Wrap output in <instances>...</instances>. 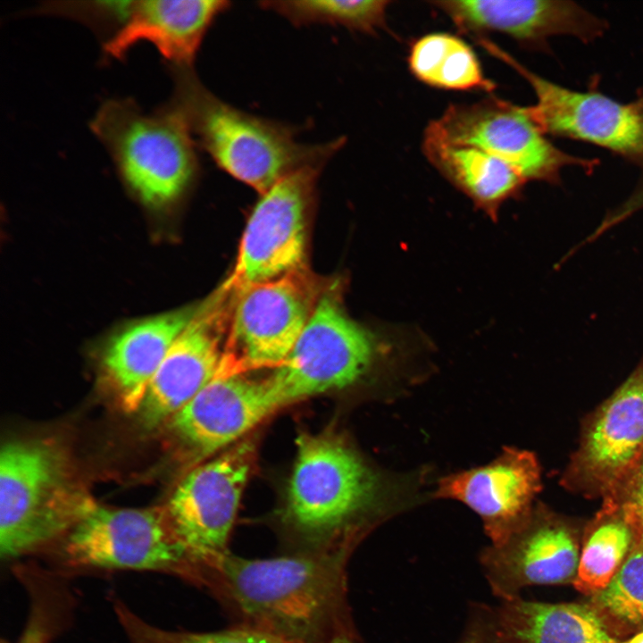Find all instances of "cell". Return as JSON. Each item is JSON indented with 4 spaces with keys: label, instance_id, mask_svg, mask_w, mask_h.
Listing matches in <instances>:
<instances>
[{
    "label": "cell",
    "instance_id": "cell-1",
    "mask_svg": "<svg viewBox=\"0 0 643 643\" xmlns=\"http://www.w3.org/2000/svg\"><path fill=\"white\" fill-rule=\"evenodd\" d=\"M350 551H300L264 559L226 551L200 565L196 586L211 593L238 625L290 643H326L354 630L347 601Z\"/></svg>",
    "mask_w": 643,
    "mask_h": 643
},
{
    "label": "cell",
    "instance_id": "cell-2",
    "mask_svg": "<svg viewBox=\"0 0 643 643\" xmlns=\"http://www.w3.org/2000/svg\"><path fill=\"white\" fill-rule=\"evenodd\" d=\"M296 444L286 514L306 551L352 549L369 525L432 499L428 470L383 471L332 436L303 434Z\"/></svg>",
    "mask_w": 643,
    "mask_h": 643
},
{
    "label": "cell",
    "instance_id": "cell-3",
    "mask_svg": "<svg viewBox=\"0 0 643 643\" xmlns=\"http://www.w3.org/2000/svg\"><path fill=\"white\" fill-rule=\"evenodd\" d=\"M416 351L399 336H382L345 311L337 284L324 288L286 359L266 380L278 408L334 389L379 380L393 400L424 378Z\"/></svg>",
    "mask_w": 643,
    "mask_h": 643
},
{
    "label": "cell",
    "instance_id": "cell-4",
    "mask_svg": "<svg viewBox=\"0 0 643 643\" xmlns=\"http://www.w3.org/2000/svg\"><path fill=\"white\" fill-rule=\"evenodd\" d=\"M171 101L192 135L214 163L233 178L263 194L288 173L305 165L325 164L344 138L306 145L295 129L240 111L211 93L192 67L170 66Z\"/></svg>",
    "mask_w": 643,
    "mask_h": 643
},
{
    "label": "cell",
    "instance_id": "cell-5",
    "mask_svg": "<svg viewBox=\"0 0 643 643\" xmlns=\"http://www.w3.org/2000/svg\"><path fill=\"white\" fill-rule=\"evenodd\" d=\"M64 449L13 440L0 454V553L10 561L62 540L93 503Z\"/></svg>",
    "mask_w": 643,
    "mask_h": 643
},
{
    "label": "cell",
    "instance_id": "cell-6",
    "mask_svg": "<svg viewBox=\"0 0 643 643\" xmlns=\"http://www.w3.org/2000/svg\"><path fill=\"white\" fill-rule=\"evenodd\" d=\"M90 129L124 184L148 208L175 205L197 176L194 137L171 103L146 113L132 99H109L99 107Z\"/></svg>",
    "mask_w": 643,
    "mask_h": 643
},
{
    "label": "cell",
    "instance_id": "cell-7",
    "mask_svg": "<svg viewBox=\"0 0 643 643\" xmlns=\"http://www.w3.org/2000/svg\"><path fill=\"white\" fill-rule=\"evenodd\" d=\"M66 571L131 570L167 573L193 583L196 565L165 510L109 508L95 503L61 540Z\"/></svg>",
    "mask_w": 643,
    "mask_h": 643
},
{
    "label": "cell",
    "instance_id": "cell-8",
    "mask_svg": "<svg viewBox=\"0 0 643 643\" xmlns=\"http://www.w3.org/2000/svg\"><path fill=\"white\" fill-rule=\"evenodd\" d=\"M323 290L306 268L238 290L218 374L280 364Z\"/></svg>",
    "mask_w": 643,
    "mask_h": 643
},
{
    "label": "cell",
    "instance_id": "cell-9",
    "mask_svg": "<svg viewBox=\"0 0 643 643\" xmlns=\"http://www.w3.org/2000/svg\"><path fill=\"white\" fill-rule=\"evenodd\" d=\"M424 131L449 143L475 146L512 167L526 181L557 184L563 168L592 170L597 164L555 147L526 107L494 96L472 104H451Z\"/></svg>",
    "mask_w": 643,
    "mask_h": 643
},
{
    "label": "cell",
    "instance_id": "cell-10",
    "mask_svg": "<svg viewBox=\"0 0 643 643\" xmlns=\"http://www.w3.org/2000/svg\"><path fill=\"white\" fill-rule=\"evenodd\" d=\"M322 165L295 170L261 194L226 280L235 289L305 268L307 220Z\"/></svg>",
    "mask_w": 643,
    "mask_h": 643
},
{
    "label": "cell",
    "instance_id": "cell-11",
    "mask_svg": "<svg viewBox=\"0 0 643 643\" xmlns=\"http://www.w3.org/2000/svg\"><path fill=\"white\" fill-rule=\"evenodd\" d=\"M484 49L523 77L537 102L526 106L540 130L586 141L643 164V110L596 92H579L534 73L486 38L476 39Z\"/></svg>",
    "mask_w": 643,
    "mask_h": 643
},
{
    "label": "cell",
    "instance_id": "cell-12",
    "mask_svg": "<svg viewBox=\"0 0 643 643\" xmlns=\"http://www.w3.org/2000/svg\"><path fill=\"white\" fill-rule=\"evenodd\" d=\"M248 442L191 470L164 508L179 542L196 566L222 554L254 457Z\"/></svg>",
    "mask_w": 643,
    "mask_h": 643
},
{
    "label": "cell",
    "instance_id": "cell-13",
    "mask_svg": "<svg viewBox=\"0 0 643 643\" xmlns=\"http://www.w3.org/2000/svg\"><path fill=\"white\" fill-rule=\"evenodd\" d=\"M236 297L224 281L197 306L148 383L138 411L146 428L168 422L216 376Z\"/></svg>",
    "mask_w": 643,
    "mask_h": 643
},
{
    "label": "cell",
    "instance_id": "cell-14",
    "mask_svg": "<svg viewBox=\"0 0 643 643\" xmlns=\"http://www.w3.org/2000/svg\"><path fill=\"white\" fill-rule=\"evenodd\" d=\"M643 456V358L587 422L567 486L611 495Z\"/></svg>",
    "mask_w": 643,
    "mask_h": 643
},
{
    "label": "cell",
    "instance_id": "cell-15",
    "mask_svg": "<svg viewBox=\"0 0 643 643\" xmlns=\"http://www.w3.org/2000/svg\"><path fill=\"white\" fill-rule=\"evenodd\" d=\"M540 489L536 455L505 447L485 465L436 480L432 498L455 500L468 506L482 521L490 545L500 546L528 520Z\"/></svg>",
    "mask_w": 643,
    "mask_h": 643
},
{
    "label": "cell",
    "instance_id": "cell-16",
    "mask_svg": "<svg viewBox=\"0 0 643 643\" xmlns=\"http://www.w3.org/2000/svg\"><path fill=\"white\" fill-rule=\"evenodd\" d=\"M579 559L572 527L541 505L504 544L490 545L480 555L489 587L501 600L519 596L526 586L573 581Z\"/></svg>",
    "mask_w": 643,
    "mask_h": 643
},
{
    "label": "cell",
    "instance_id": "cell-17",
    "mask_svg": "<svg viewBox=\"0 0 643 643\" xmlns=\"http://www.w3.org/2000/svg\"><path fill=\"white\" fill-rule=\"evenodd\" d=\"M430 4L463 34L478 38L499 32L528 47L543 48L548 38L557 35L589 43L607 28L605 21L571 1L443 0Z\"/></svg>",
    "mask_w": 643,
    "mask_h": 643
},
{
    "label": "cell",
    "instance_id": "cell-18",
    "mask_svg": "<svg viewBox=\"0 0 643 643\" xmlns=\"http://www.w3.org/2000/svg\"><path fill=\"white\" fill-rule=\"evenodd\" d=\"M278 407L266 380L217 374L167 423L196 457L237 441Z\"/></svg>",
    "mask_w": 643,
    "mask_h": 643
},
{
    "label": "cell",
    "instance_id": "cell-19",
    "mask_svg": "<svg viewBox=\"0 0 643 643\" xmlns=\"http://www.w3.org/2000/svg\"><path fill=\"white\" fill-rule=\"evenodd\" d=\"M230 4L223 0L136 1L123 27L104 42V58L121 59L135 44L147 41L170 66L192 67L208 29Z\"/></svg>",
    "mask_w": 643,
    "mask_h": 643
},
{
    "label": "cell",
    "instance_id": "cell-20",
    "mask_svg": "<svg viewBox=\"0 0 643 643\" xmlns=\"http://www.w3.org/2000/svg\"><path fill=\"white\" fill-rule=\"evenodd\" d=\"M196 309L185 307L134 322L109 341L102 369L125 411H138L150 380Z\"/></svg>",
    "mask_w": 643,
    "mask_h": 643
},
{
    "label": "cell",
    "instance_id": "cell-21",
    "mask_svg": "<svg viewBox=\"0 0 643 643\" xmlns=\"http://www.w3.org/2000/svg\"><path fill=\"white\" fill-rule=\"evenodd\" d=\"M488 609L497 643H619L591 605L516 596Z\"/></svg>",
    "mask_w": 643,
    "mask_h": 643
},
{
    "label": "cell",
    "instance_id": "cell-22",
    "mask_svg": "<svg viewBox=\"0 0 643 643\" xmlns=\"http://www.w3.org/2000/svg\"><path fill=\"white\" fill-rule=\"evenodd\" d=\"M422 149L429 163L493 221L504 204L521 196L527 182L512 167L475 146L449 143L424 131Z\"/></svg>",
    "mask_w": 643,
    "mask_h": 643
},
{
    "label": "cell",
    "instance_id": "cell-23",
    "mask_svg": "<svg viewBox=\"0 0 643 643\" xmlns=\"http://www.w3.org/2000/svg\"><path fill=\"white\" fill-rule=\"evenodd\" d=\"M407 62L415 79L436 88L489 93L497 87L485 76L472 48L449 33H430L416 39Z\"/></svg>",
    "mask_w": 643,
    "mask_h": 643
},
{
    "label": "cell",
    "instance_id": "cell-24",
    "mask_svg": "<svg viewBox=\"0 0 643 643\" xmlns=\"http://www.w3.org/2000/svg\"><path fill=\"white\" fill-rule=\"evenodd\" d=\"M634 532L621 510L604 501L602 509L586 529L573 585L594 595L604 589L627 558Z\"/></svg>",
    "mask_w": 643,
    "mask_h": 643
},
{
    "label": "cell",
    "instance_id": "cell-25",
    "mask_svg": "<svg viewBox=\"0 0 643 643\" xmlns=\"http://www.w3.org/2000/svg\"><path fill=\"white\" fill-rule=\"evenodd\" d=\"M390 1L284 0L263 1L259 5L284 16L294 25L312 23L340 25L365 34L388 29Z\"/></svg>",
    "mask_w": 643,
    "mask_h": 643
},
{
    "label": "cell",
    "instance_id": "cell-26",
    "mask_svg": "<svg viewBox=\"0 0 643 643\" xmlns=\"http://www.w3.org/2000/svg\"><path fill=\"white\" fill-rule=\"evenodd\" d=\"M591 606L612 631L643 630V542L635 540L624 563Z\"/></svg>",
    "mask_w": 643,
    "mask_h": 643
},
{
    "label": "cell",
    "instance_id": "cell-27",
    "mask_svg": "<svg viewBox=\"0 0 643 643\" xmlns=\"http://www.w3.org/2000/svg\"><path fill=\"white\" fill-rule=\"evenodd\" d=\"M16 572L30 604L25 628L15 643H51L71 605V596L49 572L32 566H21Z\"/></svg>",
    "mask_w": 643,
    "mask_h": 643
},
{
    "label": "cell",
    "instance_id": "cell-28",
    "mask_svg": "<svg viewBox=\"0 0 643 643\" xmlns=\"http://www.w3.org/2000/svg\"><path fill=\"white\" fill-rule=\"evenodd\" d=\"M113 609L129 643H290L270 633L238 624L208 632L163 629L144 620L120 599H114Z\"/></svg>",
    "mask_w": 643,
    "mask_h": 643
},
{
    "label": "cell",
    "instance_id": "cell-29",
    "mask_svg": "<svg viewBox=\"0 0 643 643\" xmlns=\"http://www.w3.org/2000/svg\"><path fill=\"white\" fill-rule=\"evenodd\" d=\"M135 2L131 0L49 2L39 7V11L44 13L62 14L78 20L96 32L108 33V39H110L126 23Z\"/></svg>",
    "mask_w": 643,
    "mask_h": 643
},
{
    "label": "cell",
    "instance_id": "cell-30",
    "mask_svg": "<svg viewBox=\"0 0 643 643\" xmlns=\"http://www.w3.org/2000/svg\"><path fill=\"white\" fill-rule=\"evenodd\" d=\"M605 501L621 510L634 532L635 540L643 542V456Z\"/></svg>",
    "mask_w": 643,
    "mask_h": 643
},
{
    "label": "cell",
    "instance_id": "cell-31",
    "mask_svg": "<svg viewBox=\"0 0 643 643\" xmlns=\"http://www.w3.org/2000/svg\"><path fill=\"white\" fill-rule=\"evenodd\" d=\"M459 643H497L494 635L488 607L480 608Z\"/></svg>",
    "mask_w": 643,
    "mask_h": 643
},
{
    "label": "cell",
    "instance_id": "cell-32",
    "mask_svg": "<svg viewBox=\"0 0 643 643\" xmlns=\"http://www.w3.org/2000/svg\"><path fill=\"white\" fill-rule=\"evenodd\" d=\"M643 208V180L631 196L616 210L610 213L596 230L592 238H594L604 230L615 225L620 221L630 216L633 213Z\"/></svg>",
    "mask_w": 643,
    "mask_h": 643
},
{
    "label": "cell",
    "instance_id": "cell-33",
    "mask_svg": "<svg viewBox=\"0 0 643 643\" xmlns=\"http://www.w3.org/2000/svg\"><path fill=\"white\" fill-rule=\"evenodd\" d=\"M326 643H360V642H359L356 633L354 630H349V631L340 633V634L335 636L334 638H332L331 639H330Z\"/></svg>",
    "mask_w": 643,
    "mask_h": 643
},
{
    "label": "cell",
    "instance_id": "cell-34",
    "mask_svg": "<svg viewBox=\"0 0 643 643\" xmlns=\"http://www.w3.org/2000/svg\"><path fill=\"white\" fill-rule=\"evenodd\" d=\"M620 643H643V630L637 632L632 638Z\"/></svg>",
    "mask_w": 643,
    "mask_h": 643
},
{
    "label": "cell",
    "instance_id": "cell-35",
    "mask_svg": "<svg viewBox=\"0 0 643 643\" xmlns=\"http://www.w3.org/2000/svg\"><path fill=\"white\" fill-rule=\"evenodd\" d=\"M633 103L639 109L643 110V88L640 91H639L637 100Z\"/></svg>",
    "mask_w": 643,
    "mask_h": 643
}]
</instances>
